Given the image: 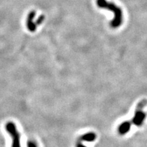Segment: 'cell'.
Instances as JSON below:
<instances>
[{"mask_svg":"<svg viewBox=\"0 0 147 147\" xmlns=\"http://www.w3.org/2000/svg\"><path fill=\"white\" fill-rule=\"evenodd\" d=\"M131 124L130 121H125V122L122 123L118 128V131L119 134H121V135H125V134L128 133L129 131L130 130V128H131Z\"/></svg>","mask_w":147,"mask_h":147,"instance_id":"cell-5","label":"cell"},{"mask_svg":"<svg viewBox=\"0 0 147 147\" xmlns=\"http://www.w3.org/2000/svg\"><path fill=\"white\" fill-rule=\"evenodd\" d=\"M5 127H6L7 131L10 134L13 139L12 147H21L20 146V135L16 129L15 125L12 123H8Z\"/></svg>","mask_w":147,"mask_h":147,"instance_id":"cell-3","label":"cell"},{"mask_svg":"<svg viewBox=\"0 0 147 147\" xmlns=\"http://www.w3.org/2000/svg\"><path fill=\"white\" fill-rule=\"evenodd\" d=\"M96 138V135L95 133L90 132V133L85 134L80 138V140L86 141V142H93Z\"/></svg>","mask_w":147,"mask_h":147,"instance_id":"cell-6","label":"cell"},{"mask_svg":"<svg viewBox=\"0 0 147 147\" xmlns=\"http://www.w3.org/2000/svg\"><path fill=\"white\" fill-rule=\"evenodd\" d=\"M146 104L147 100L146 99H144V100H141L136 106L135 114H134L133 119H132V123L136 126L140 127L142 125L143 123H144L145 119H146V114L143 111L142 109L146 105Z\"/></svg>","mask_w":147,"mask_h":147,"instance_id":"cell-2","label":"cell"},{"mask_svg":"<svg viewBox=\"0 0 147 147\" xmlns=\"http://www.w3.org/2000/svg\"><path fill=\"white\" fill-rule=\"evenodd\" d=\"M76 147H86V146H84L83 144H82L80 142H78V144H77V145H76Z\"/></svg>","mask_w":147,"mask_h":147,"instance_id":"cell-9","label":"cell"},{"mask_svg":"<svg viewBox=\"0 0 147 147\" xmlns=\"http://www.w3.org/2000/svg\"><path fill=\"white\" fill-rule=\"evenodd\" d=\"M97 5L100 8L107 9L114 13V18L110 23L113 28H117L122 24L123 13L121 9L115 3L109 2L107 0H96Z\"/></svg>","mask_w":147,"mask_h":147,"instance_id":"cell-1","label":"cell"},{"mask_svg":"<svg viewBox=\"0 0 147 147\" xmlns=\"http://www.w3.org/2000/svg\"><path fill=\"white\" fill-rule=\"evenodd\" d=\"M27 146L28 147H37L36 144L33 142H29L28 143H27Z\"/></svg>","mask_w":147,"mask_h":147,"instance_id":"cell-8","label":"cell"},{"mask_svg":"<svg viewBox=\"0 0 147 147\" xmlns=\"http://www.w3.org/2000/svg\"><path fill=\"white\" fill-rule=\"evenodd\" d=\"M44 20H45V16H43V15H42V16H40L39 18H38V19H37V21H36V25H40V24H41L42 22H44Z\"/></svg>","mask_w":147,"mask_h":147,"instance_id":"cell-7","label":"cell"},{"mask_svg":"<svg viewBox=\"0 0 147 147\" xmlns=\"http://www.w3.org/2000/svg\"><path fill=\"white\" fill-rule=\"evenodd\" d=\"M35 16H36V12H35L34 11H33V12L29 13V14L28 15V18H27V28H28L29 30L31 31V32H34V31H36V29L37 25L36 23H34V22Z\"/></svg>","mask_w":147,"mask_h":147,"instance_id":"cell-4","label":"cell"}]
</instances>
